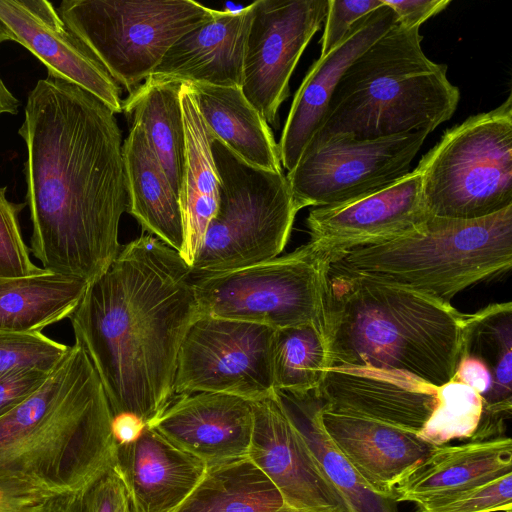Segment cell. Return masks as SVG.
Returning a JSON list of instances; mask_svg holds the SVG:
<instances>
[{"mask_svg":"<svg viewBox=\"0 0 512 512\" xmlns=\"http://www.w3.org/2000/svg\"><path fill=\"white\" fill-rule=\"evenodd\" d=\"M18 133L27 151L30 252L44 270L89 284L119 254L128 209L115 113L82 88L47 76L29 92Z\"/></svg>","mask_w":512,"mask_h":512,"instance_id":"1","label":"cell"},{"mask_svg":"<svg viewBox=\"0 0 512 512\" xmlns=\"http://www.w3.org/2000/svg\"><path fill=\"white\" fill-rule=\"evenodd\" d=\"M191 268L152 235L121 250L69 316L113 419L150 425L174 398L181 344L199 317Z\"/></svg>","mask_w":512,"mask_h":512,"instance_id":"2","label":"cell"},{"mask_svg":"<svg viewBox=\"0 0 512 512\" xmlns=\"http://www.w3.org/2000/svg\"><path fill=\"white\" fill-rule=\"evenodd\" d=\"M113 415L74 343L46 382L0 416V479L79 495L115 464Z\"/></svg>","mask_w":512,"mask_h":512,"instance_id":"3","label":"cell"},{"mask_svg":"<svg viewBox=\"0 0 512 512\" xmlns=\"http://www.w3.org/2000/svg\"><path fill=\"white\" fill-rule=\"evenodd\" d=\"M472 320L450 302L329 269L328 368L401 370L439 387L454 377Z\"/></svg>","mask_w":512,"mask_h":512,"instance_id":"4","label":"cell"},{"mask_svg":"<svg viewBox=\"0 0 512 512\" xmlns=\"http://www.w3.org/2000/svg\"><path fill=\"white\" fill-rule=\"evenodd\" d=\"M419 28L397 23L357 57L339 80L314 136L360 139L433 132L457 109L460 92L447 66L430 60Z\"/></svg>","mask_w":512,"mask_h":512,"instance_id":"5","label":"cell"},{"mask_svg":"<svg viewBox=\"0 0 512 512\" xmlns=\"http://www.w3.org/2000/svg\"><path fill=\"white\" fill-rule=\"evenodd\" d=\"M512 266V206L480 219L429 216L416 229L351 248L337 271L404 287L446 302Z\"/></svg>","mask_w":512,"mask_h":512,"instance_id":"6","label":"cell"},{"mask_svg":"<svg viewBox=\"0 0 512 512\" xmlns=\"http://www.w3.org/2000/svg\"><path fill=\"white\" fill-rule=\"evenodd\" d=\"M219 199L191 274L200 278L272 260L284 250L299 209L286 175L251 166L213 137Z\"/></svg>","mask_w":512,"mask_h":512,"instance_id":"7","label":"cell"},{"mask_svg":"<svg viewBox=\"0 0 512 512\" xmlns=\"http://www.w3.org/2000/svg\"><path fill=\"white\" fill-rule=\"evenodd\" d=\"M429 216L474 220L512 206V98L447 130L420 159Z\"/></svg>","mask_w":512,"mask_h":512,"instance_id":"8","label":"cell"},{"mask_svg":"<svg viewBox=\"0 0 512 512\" xmlns=\"http://www.w3.org/2000/svg\"><path fill=\"white\" fill-rule=\"evenodd\" d=\"M329 255L312 242L272 260L194 278L199 317L281 329L315 324L325 332Z\"/></svg>","mask_w":512,"mask_h":512,"instance_id":"9","label":"cell"},{"mask_svg":"<svg viewBox=\"0 0 512 512\" xmlns=\"http://www.w3.org/2000/svg\"><path fill=\"white\" fill-rule=\"evenodd\" d=\"M57 10L128 94L179 38L216 12L193 0H64Z\"/></svg>","mask_w":512,"mask_h":512,"instance_id":"10","label":"cell"},{"mask_svg":"<svg viewBox=\"0 0 512 512\" xmlns=\"http://www.w3.org/2000/svg\"><path fill=\"white\" fill-rule=\"evenodd\" d=\"M427 135L314 137L286 175L298 209L347 203L393 184L410 172Z\"/></svg>","mask_w":512,"mask_h":512,"instance_id":"11","label":"cell"},{"mask_svg":"<svg viewBox=\"0 0 512 512\" xmlns=\"http://www.w3.org/2000/svg\"><path fill=\"white\" fill-rule=\"evenodd\" d=\"M275 331L250 322L198 317L180 347L174 396L212 392L251 402L274 396Z\"/></svg>","mask_w":512,"mask_h":512,"instance_id":"12","label":"cell"},{"mask_svg":"<svg viewBox=\"0 0 512 512\" xmlns=\"http://www.w3.org/2000/svg\"><path fill=\"white\" fill-rule=\"evenodd\" d=\"M328 0H258L252 3L241 90L266 122L279 126L278 111L308 43L320 29Z\"/></svg>","mask_w":512,"mask_h":512,"instance_id":"13","label":"cell"},{"mask_svg":"<svg viewBox=\"0 0 512 512\" xmlns=\"http://www.w3.org/2000/svg\"><path fill=\"white\" fill-rule=\"evenodd\" d=\"M428 217L421 176L414 169L372 194L339 205L311 209L306 225L309 241L325 251L333 263L351 248L406 234Z\"/></svg>","mask_w":512,"mask_h":512,"instance_id":"14","label":"cell"},{"mask_svg":"<svg viewBox=\"0 0 512 512\" xmlns=\"http://www.w3.org/2000/svg\"><path fill=\"white\" fill-rule=\"evenodd\" d=\"M0 20L16 43L47 69L48 77L94 95L113 113L122 112V88L90 49L67 27L46 0H0Z\"/></svg>","mask_w":512,"mask_h":512,"instance_id":"15","label":"cell"},{"mask_svg":"<svg viewBox=\"0 0 512 512\" xmlns=\"http://www.w3.org/2000/svg\"><path fill=\"white\" fill-rule=\"evenodd\" d=\"M251 403L253 429L247 457L277 488L284 505L317 512H346L275 394Z\"/></svg>","mask_w":512,"mask_h":512,"instance_id":"16","label":"cell"},{"mask_svg":"<svg viewBox=\"0 0 512 512\" xmlns=\"http://www.w3.org/2000/svg\"><path fill=\"white\" fill-rule=\"evenodd\" d=\"M331 411L417 434L438 402V387L401 370L330 367L316 389Z\"/></svg>","mask_w":512,"mask_h":512,"instance_id":"17","label":"cell"},{"mask_svg":"<svg viewBox=\"0 0 512 512\" xmlns=\"http://www.w3.org/2000/svg\"><path fill=\"white\" fill-rule=\"evenodd\" d=\"M148 426L206 465L223 463L248 455L252 403L223 393L179 395Z\"/></svg>","mask_w":512,"mask_h":512,"instance_id":"18","label":"cell"},{"mask_svg":"<svg viewBox=\"0 0 512 512\" xmlns=\"http://www.w3.org/2000/svg\"><path fill=\"white\" fill-rule=\"evenodd\" d=\"M396 23L395 13L383 3L356 22L335 48L311 65L294 95L278 143L282 167L288 172L322 128L332 94L347 68Z\"/></svg>","mask_w":512,"mask_h":512,"instance_id":"19","label":"cell"},{"mask_svg":"<svg viewBox=\"0 0 512 512\" xmlns=\"http://www.w3.org/2000/svg\"><path fill=\"white\" fill-rule=\"evenodd\" d=\"M207 465L152 426L117 443L114 468L133 512H174L203 477Z\"/></svg>","mask_w":512,"mask_h":512,"instance_id":"20","label":"cell"},{"mask_svg":"<svg viewBox=\"0 0 512 512\" xmlns=\"http://www.w3.org/2000/svg\"><path fill=\"white\" fill-rule=\"evenodd\" d=\"M252 4L214 16L184 34L144 82L200 83L240 87Z\"/></svg>","mask_w":512,"mask_h":512,"instance_id":"21","label":"cell"},{"mask_svg":"<svg viewBox=\"0 0 512 512\" xmlns=\"http://www.w3.org/2000/svg\"><path fill=\"white\" fill-rule=\"evenodd\" d=\"M321 422L331 441L378 495L393 499L396 484L434 447L415 433L324 406Z\"/></svg>","mask_w":512,"mask_h":512,"instance_id":"22","label":"cell"},{"mask_svg":"<svg viewBox=\"0 0 512 512\" xmlns=\"http://www.w3.org/2000/svg\"><path fill=\"white\" fill-rule=\"evenodd\" d=\"M509 473L512 441L507 436L434 446L396 484L392 497L396 503L428 502Z\"/></svg>","mask_w":512,"mask_h":512,"instance_id":"23","label":"cell"},{"mask_svg":"<svg viewBox=\"0 0 512 512\" xmlns=\"http://www.w3.org/2000/svg\"><path fill=\"white\" fill-rule=\"evenodd\" d=\"M180 98L185 130V164L179 195L184 242L180 256L191 267L217 211L220 178L211 150L213 136L189 84H182Z\"/></svg>","mask_w":512,"mask_h":512,"instance_id":"24","label":"cell"},{"mask_svg":"<svg viewBox=\"0 0 512 512\" xmlns=\"http://www.w3.org/2000/svg\"><path fill=\"white\" fill-rule=\"evenodd\" d=\"M128 209L148 232L179 254L184 230L179 196L151 150L141 125L132 122L122 146Z\"/></svg>","mask_w":512,"mask_h":512,"instance_id":"25","label":"cell"},{"mask_svg":"<svg viewBox=\"0 0 512 512\" xmlns=\"http://www.w3.org/2000/svg\"><path fill=\"white\" fill-rule=\"evenodd\" d=\"M212 136L247 164L283 172L278 143L240 87L187 83Z\"/></svg>","mask_w":512,"mask_h":512,"instance_id":"26","label":"cell"},{"mask_svg":"<svg viewBox=\"0 0 512 512\" xmlns=\"http://www.w3.org/2000/svg\"><path fill=\"white\" fill-rule=\"evenodd\" d=\"M275 397L336 490L346 512H397L396 502L375 493L326 434L321 422L324 400L316 389L303 394L275 390Z\"/></svg>","mask_w":512,"mask_h":512,"instance_id":"27","label":"cell"},{"mask_svg":"<svg viewBox=\"0 0 512 512\" xmlns=\"http://www.w3.org/2000/svg\"><path fill=\"white\" fill-rule=\"evenodd\" d=\"M88 283L42 270L20 277H0V331L41 332L69 318Z\"/></svg>","mask_w":512,"mask_h":512,"instance_id":"28","label":"cell"},{"mask_svg":"<svg viewBox=\"0 0 512 512\" xmlns=\"http://www.w3.org/2000/svg\"><path fill=\"white\" fill-rule=\"evenodd\" d=\"M463 353L480 358L492 374V393L483 408L479 432L503 435L512 412L511 302L491 304L473 313Z\"/></svg>","mask_w":512,"mask_h":512,"instance_id":"29","label":"cell"},{"mask_svg":"<svg viewBox=\"0 0 512 512\" xmlns=\"http://www.w3.org/2000/svg\"><path fill=\"white\" fill-rule=\"evenodd\" d=\"M182 84L143 82L122 103V112L143 128L151 150L178 196L185 164Z\"/></svg>","mask_w":512,"mask_h":512,"instance_id":"30","label":"cell"},{"mask_svg":"<svg viewBox=\"0 0 512 512\" xmlns=\"http://www.w3.org/2000/svg\"><path fill=\"white\" fill-rule=\"evenodd\" d=\"M281 494L248 458L207 465L192 492L174 512H275Z\"/></svg>","mask_w":512,"mask_h":512,"instance_id":"31","label":"cell"},{"mask_svg":"<svg viewBox=\"0 0 512 512\" xmlns=\"http://www.w3.org/2000/svg\"><path fill=\"white\" fill-rule=\"evenodd\" d=\"M328 369L325 332L315 324L276 329L274 389L303 394L317 389Z\"/></svg>","mask_w":512,"mask_h":512,"instance_id":"32","label":"cell"},{"mask_svg":"<svg viewBox=\"0 0 512 512\" xmlns=\"http://www.w3.org/2000/svg\"><path fill=\"white\" fill-rule=\"evenodd\" d=\"M482 415L480 394L451 380L438 387L437 406L416 435L432 446L446 445L455 439L475 441Z\"/></svg>","mask_w":512,"mask_h":512,"instance_id":"33","label":"cell"},{"mask_svg":"<svg viewBox=\"0 0 512 512\" xmlns=\"http://www.w3.org/2000/svg\"><path fill=\"white\" fill-rule=\"evenodd\" d=\"M69 349L42 332L0 331V374L21 368L52 371Z\"/></svg>","mask_w":512,"mask_h":512,"instance_id":"34","label":"cell"},{"mask_svg":"<svg viewBox=\"0 0 512 512\" xmlns=\"http://www.w3.org/2000/svg\"><path fill=\"white\" fill-rule=\"evenodd\" d=\"M415 505L418 512H512V473Z\"/></svg>","mask_w":512,"mask_h":512,"instance_id":"35","label":"cell"},{"mask_svg":"<svg viewBox=\"0 0 512 512\" xmlns=\"http://www.w3.org/2000/svg\"><path fill=\"white\" fill-rule=\"evenodd\" d=\"M7 187H0V277H20L44 270L30 257L24 242L18 215L26 203H14L6 197Z\"/></svg>","mask_w":512,"mask_h":512,"instance_id":"36","label":"cell"},{"mask_svg":"<svg viewBox=\"0 0 512 512\" xmlns=\"http://www.w3.org/2000/svg\"><path fill=\"white\" fill-rule=\"evenodd\" d=\"M382 5V0H328L320 56L329 53L356 22Z\"/></svg>","mask_w":512,"mask_h":512,"instance_id":"37","label":"cell"},{"mask_svg":"<svg viewBox=\"0 0 512 512\" xmlns=\"http://www.w3.org/2000/svg\"><path fill=\"white\" fill-rule=\"evenodd\" d=\"M80 512H133L125 485L110 468L79 494Z\"/></svg>","mask_w":512,"mask_h":512,"instance_id":"38","label":"cell"},{"mask_svg":"<svg viewBox=\"0 0 512 512\" xmlns=\"http://www.w3.org/2000/svg\"><path fill=\"white\" fill-rule=\"evenodd\" d=\"M62 494L13 479H0V512H46Z\"/></svg>","mask_w":512,"mask_h":512,"instance_id":"39","label":"cell"},{"mask_svg":"<svg viewBox=\"0 0 512 512\" xmlns=\"http://www.w3.org/2000/svg\"><path fill=\"white\" fill-rule=\"evenodd\" d=\"M52 371L40 368H21L1 373L0 416L38 390Z\"/></svg>","mask_w":512,"mask_h":512,"instance_id":"40","label":"cell"},{"mask_svg":"<svg viewBox=\"0 0 512 512\" xmlns=\"http://www.w3.org/2000/svg\"><path fill=\"white\" fill-rule=\"evenodd\" d=\"M407 28H420L429 18L445 10L451 0H383Z\"/></svg>","mask_w":512,"mask_h":512,"instance_id":"41","label":"cell"},{"mask_svg":"<svg viewBox=\"0 0 512 512\" xmlns=\"http://www.w3.org/2000/svg\"><path fill=\"white\" fill-rule=\"evenodd\" d=\"M454 381L466 384L482 397L483 408L488 403L493 379L489 367L478 357L463 353L454 374Z\"/></svg>","mask_w":512,"mask_h":512,"instance_id":"42","label":"cell"},{"mask_svg":"<svg viewBox=\"0 0 512 512\" xmlns=\"http://www.w3.org/2000/svg\"><path fill=\"white\" fill-rule=\"evenodd\" d=\"M6 41L16 42V38L0 20V44ZM19 105L20 101L7 88L0 77V117L4 114H17Z\"/></svg>","mask_w":512,"mask_h":512,"instance_id":"43","label":"cell"},{"mask_svg":"<svg viewBox=\"0 0 512 512\" xmlns=\"http://www.w3.org/2000/svg\"><path fill=\"white\" fill-rule=\"evenodd\" d=\"M46 512H80L79 495H62L58 497Z\"/></svg>","mask_w":512,"mask_h":512,"instance_id":"44","label":"cell"},{"mask_svg":"<svg viewBox=\"0 0 512 512\" xmlns=\"http://www.w3.org/2000/svg\"><path fill=\"white\" fill-rule=\"evenodd\" d=\"M275 512H317V511H311V510H304V509H296L289 506H282L280 509H278Z\"/></svg>","mask_w":512,"mask_h":512,"instance_id":"45","label":"cell"}]
</instances>
